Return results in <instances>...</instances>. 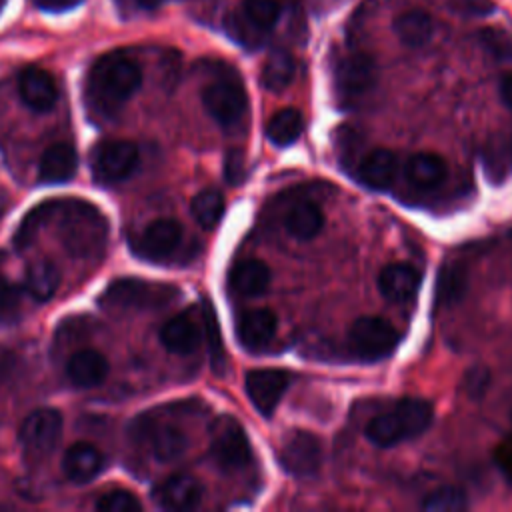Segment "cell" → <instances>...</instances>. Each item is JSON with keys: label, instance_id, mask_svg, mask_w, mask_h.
<instances>
[{"label": "cell", "instance_id": "1", "mask_svg": "<svg viewBox=\"0 0 512 512\" xmlns=\"http://www.w3.org/2000/svg\"><path fill=\"white\" fill-rule=\"evenodd\" d=\"M142 70L126 52L100 56L86 76V104L96 116H114L140 88Z\"/></svg>", "mask_w": 512, "mask_h": 512}, {"label": "cell", "instance_id": "2", "mask_svg": "<svg viewBox=\"0 0 512 512\" xmlns=\"http://www.w3.org/2000/svg\"><path fill=\"white\" fill-rule=\"evenodd\" d=\"M48 222H54L56 236L72 258L92 260L104 254L108 220L98 206L78 198L54 200Z\"/></svg>", "mask_w": 512, "mask_h": 512}, {"label": "cell", "instance_id": "3", "mask_svg": "<svg viewBox=\"0 0 512 512\" xmlns=\"http://www.w3.org/2000/svg\"><path fill=\"white\" fill-rule=\"evenodd\" d=\"M434 410L424 398H402L390 410L374 416L366 426V438L378 448H392L428 430Z\"/></svg>", "mask_w": 512, "mask_h": 512}, {"label": "cell", "instance_id": "4", "mask_svg": "<svg viewBox=\"0 0 512 512\" xmlns=\"http://www.w3.org/2000/svg\"><path fill=\"white\" fill-rule=\"evenodd\" d=\"M178 294L180 290L172 284L142 278H118L102 292L100 306L116 312H148L168 306Z\"/></svg>", "mask_w": 512, "mask_h": 512}, {"label": "cell", "instance_id": "5", "mask_svg": "<svg viewBox=\"0 0 512 512\" xmlns=\"http://www.w3.org/2000/svg\"><path fill=\"white\" fill-rule=\"evenodd\" d=\"M202 104L210 118L224 130H234L242 124L248 112V96L234 72L218 74L202 90Z\"/></svg>", "mask_w": 512, "mask_h": 512}, {"label": "cell", "instance_id": "6", "mask_svg": "<svg viewBox=\"0 0 512 512\" xmlns=\"http://www.w3.org/2000/svg\"><path fill=\"white\" fill-rule=\"evenodd\" d=\"M210 454L224 472H238L250 464L252 448L244 428L230 416H222L212 426Z\"/></svg>", "mask_w": 512, "mask_h": 512}, {"label": "cell", "instance_id": "7", "mask_svg": "<svg viewBox=\"0 0 512 512\" xmlns=\"http://www.w3.org/2000/svg\"><path fill=\"white\" fill-rule=\"evenodd\" d=\"M62 436V414L56 408L32 410L18 432V440L28 460H44L50 456Z\"/></svg>", "mask_w": 512, "mask_h": 512}, {"label": "cell", "instance_id": "8", "mask_svg": "<svg viewBox=\"0 0 512 512\" xmlns=\"http://www.w3.org/2000/svg\"><path fill=\"white\" fill-rule=\"evenodd\" d=\"M140 152L130 140H104L90 154L94 180L100 184H116L126 180L138 166Z\"/></svg>", "mask_w": 512, "mask_h": 512}, {"label": "cell", "instance_id": "9", "mask_svg": "<svg viewBox=\"0 0 512 512\" xmlns=\"http://www.w3.org/2000/svg\"><path fill=\"white\" fill-rule=\"evenodd\" d=\"M398 330L380 316H362L348 330V346L362 360H380L398 344Z\"/></svg>", "mask_w": 512, "mask_h": 512}, {"label": "cell", "instance_id": "10", "mask_svg": "<svg viewBox=\"0 0 512 512\" xmlns=\"http://www.w3.org/2000/svg\"><path fill=\"white\" fill-rule=\"evenodd\" d=\"M132 436L144 442L158 462H174L188 448V438L180 428L150 416H140L134 422Z\"/></svg>", "mask_w": 512, "mask_h": 512}, {"label": "cell", "instance_id": "11", "mask_svg": "<svg viewBox=\"0 0 512 512\" xmlns=\"http://www.w3.org/2000/svg\"><path fill=\"white\" fill-rule=\"evenodd\" d=\"M278 460L280 466L292 476H314L322 464V444L312 432L294 430L284 438Z\"/></svg>", "mask_w": 512, "mask_h": 512}, {"label": "cell", "instance_id": "12", "mask_svg": "<svg viewBox=\"0 0 512 512\" xmlns=\"http://www.w3.org/2000/svg\"><path fill=\"white\" fill-rule=\"evenodd\" d=\"M376 84V64L368 54L350 52L338 58L334 66V86L346 100L364 96Z\"/></svg>", "mask_w": 512, "mask_h": 512}, {"label": "cell", "instance_id": "13", "mask_svg": "<svg viewBox=\"0 0 512 512\" xmlns=\"http://www.w3.org/2000/svg\"><path fill=\"white\" fill-rule=\"evenodd\" d=\"M182 226L174 218H160L150 222L140 236L134 240V252L144 260H164L168 258L182 242Z\"/></svg>", "mask_w": 512, "mask_h": 512}, {"label": "cell", "instance_id": "14", "mask_svg": "<svg viewBox=\"0 0 512 512\" xmlns=\"http://www.w3.org/2000/svg\"><path fill=\"white\" fill-rule=\"evenodd\" d=\"M246 394L262 416H270L280 404L286 388L288 374L278 368H258L246 374Z\"/></svg>", "mask_w": 512, "mask_h": 512}, {"label": "cell", "instance_id": "15", "mask_svg": "<svg viewBox=\"0 0 512 512\" xmlns=\"http://www.w3.org/2000/svg\"><path fill=\"white\" fill-rule=\"evenodd\" d=\"M202 496V482L190 474H172L152 490L154 502L166 510H192L202 502Z\"/></svg>", "mask_w": 512, "mask_h": 512}, {"label": "cell", "instance_id": "16", "mask_svg": "<svg viewBox=\"0 0 512 512\" xmlns=\"http://www.w3.org/2000/svg\"><path fill=\"white\" fill-rule=\"evenodd\" d=\"M276 332V314L268 308H252L236 318V338L250 352L264 350Z\"/></svg>", "mask_w": 512, "mask_h": 512}, {"label": "cell", "instance_id": "17", "mask_svg": "<svg viewBox=\"0 0 512 512\" xmlns=\"http://www.w3.org/2000/svg\"><path fill=\"white\" fill-rule=\"evenodd\" d=\"M202 326L192 310L180 312L172 316L162 328H160V342L168 352L174 354H192L202 340Z\"/></svg>", "mask_w": 512, "mask_h": 512}, {"label": "cell", "instance_id": "18", "mask_svg": "<svg viewBox=\"0 0 512 512\" xmlns=\"http://www.w3.org/2000/svg\"><path fill=\"white\" fill-rule=\"evenodd\" d=\"M20 100L34 112H48L58 100L54 76L42 68H26L18 78Z\"/></svg>", "mask_w": 512, "mask_h": 512}, {"label": "cell", "instance_id": "19", "mask_svg": "<svg viewBox=\"0 0 512 512\" xmlns=\"http://www.w3.org/2000/svg\"><path fill=\"white\" fill-rule=\"evenodd\" d=\"M378 288L390 302H408L420 288V272L406 262H394L380 270Z\"/></svg>", "mask_w": 512, "mask_h": 512}, {"label": "cell", "instance_id": "20", "mask_svg": "<svg viewBox=\"0 0 512 512\" xmlns=\"http://www.w3.org/2000/svg\"><path fill=\"white\" fill-rule=\"evenodd\" d=\"M104 468L102 452L90 442H74L62 458V472L74 484H86Z\"/></svg>", "mask_w": 512, "mask_h": 512}, {"label": "cell", "instance_id": "21", "mask_svg": "<svg viewBox=\"0 0 512 512\" xmlns=\"http://www.w3.org/2000/svg\"><path fill=\"white\" fill-rule=\"evenodd\" d=\"M108 360L94 348H82L74 352L66 362V376L78 388H94L108 376Z\"/></svg>", "mask_w": 512, "mask_h": 512}, {"label": "cell", "instance_id": "22", "mask_svg": "<svg viewBox=\"0 0 512 512\" xmlns=\"http://www.w3.org/2000/svg\"><path fill=\"white\" fill-rule=\"evenodd\" d=\"M78 170V154L70 144L58 142L44 150L38 162V176L48 184H64L74 178Z\"/></svg>", "mask_w": 512, "mask_h": 512}, {"label": "cell", "instance_id": "23", "mask_svg": "<svg viewBox=\"0 0 512 512\" xmlns=\"http://www.w3.org/2000/svg\"><path fill=\"white\" fill-rule=\"evenodd\" d=\"M446 174H448V168L444 158L434 152H416L404 164L406 180L420 190H430L440 186Z\"/></svg>", "mask_w": 512, "mask_h": 512}, {"label": "cell", "instance_id": "24", "mask_svg": "<svg viewBox=\"0 0 512 512\" xmlns=\"http://www.w3.org/2000/svg\"><path fill=\"white\" fill-rule=\"evenodd\" d=\"M358 176L372 190H388L398 176V158L390 150H374L360 162Z\"/></svg>", "mask_w": 512, "mask_h": 512}, {"label": "cell", "instance_id": "25", "mask_svg": "<svg viewBox=\"0 0 512 512\" xmlns=\"http://www.w3.org/2000/svg\"><path fill=\"white\" fill-rule=\"evenodd\" d=\"M270 286V270L260 260H242L230 270V288L246 298L260 296Z\"/></svg>", "mask_w": 512, "mask_h": 512}, {"label": "cell", "instance_id": "26", "mask_svg": "<svg viewBox=\"0 0 512 512\" xmlns=\"http://www.w3.org/2000/svg\"><path fill=\"white\" fill-rule=\"evenodd\" d=\"M284 226L292 238L312 240L322 230L324 216H322V210L314 202L300 200L288 208V212L284 216Z\"/></svg>", "mask_w": 512, "mask_h": 512}, {"label": "cell", "instance_id": "27", "mask_svg": "<svg viewBox=\"0 0 512 512\" xmlns=\"http://www.w3.org/2000/svg\"><path fill=\"white\" fill-rule=\"evenodd\" d=\"M432 32H434V22L422 10L402 12L394 20V34L408 48L424 46L432 38Z\"/></svg>", "mask_w": 512, "mask_h": 512}, {"label": "cell", "instance_id": "28", "mask_svg": "<svg viewBox=\"0 0 512 512\" xmlns=\"http://www.w3.org/2000/svg\"><path fill=\"white\" fill-rule=\"evenodd\" d=\"M58 286H60V272L48 260H36L24 272V288L38 302L50 300L56 294Z\"/></svg>", "mask_w": 512, "mask_h": 512}, {"label": "cell", "instance_id": "29", "mask_svg": "<svg viewBox=\"0 0 512 512\" xmlns=\"http://www.w3.org/2000/svg\"><path fill=\"white\" fill-rule=\"evenodd\" d=\"M304 130V118L296 108L278 110L266 124V138L274 146H290L294 140L300 138Z\"/></svg>", "mask_w": 512, "mask_h": 512}, {"label": "cell", "instance_id": "30", "mask_svg": "<svg viewBox=\"0 0 512 512\" xmlns=\"http://www.w3.org/2000/svg\"><path fill=\"white\" fill-rule=\"evenodd\" d=\"M294 58L286 50H274L268 54L262 68V86L270 92H282L294 78Z\"/></svg>", "mask_w": 512, "mask_h": 512}, {"label": "cell", "instance_id": "31", "mask_svg": "<svg viewBox=\"0 0 512 512\" xmlns=\"http://www.w3.org/2000/svg\"><path fill=\"white\" fill-rule=\"evenodd\" d=\"M190 210L202 228L212 230L224 216V196L216 188H204L192 198Z\"/></svg>", "mask_w": 512, "mask_h": 512}, {"label": "cell", "instance_id": "32", "mask_svg": "<svg viewBox=\"0 0 512 512\" xmlns=\"http://www.w3.org/2000/svg\"><path fill=\"white\" fill-rule=\"evenodd\" d=\"M466 284H468L466 268L456 262L446 264L438 274V290H436L438 300L446 306L458 302L466 292Z\"/></svg>", "mask_w": 512, "mask_h": 512}, {"label": "cell", "instance_id": "33", "mask_svg": "<svg viewBox=\"0 0 512 512\" xmlns=\"http://www.w3.org/2000/svg\"><path fill=\"white\" fill-rule=\"evenodd\" d=\"M200 320H202V330L206 334V340H208V352H210V362H212V370L216 374H222L224 370V344H222V336H220V326H218V318H216V312L212 308V304L206 300L202 304V314H200Z\"/></svg>", "mask_w": 512, "mask_h": 512}, {"label": "cell", "instance_id": "34", "mask_svg": "<svg viewBox=\"0 0 512 512\" xmlns=\"http://www.w3.org/2000/svg\"><path fill=\"white\" fill-rule=\"evenodd\" d=\"M244 20L256 30H270L280 16L278 0H244Z\"/></svg>", "mask_w": 512, "mask_h": 512}, {"label": "cell", "instance_id": "35", "mask_svg": "<svg viewBox=\"0 0 512 512\" xmlns=\"http://www.w3.org/2000/svg\"><path fill=\"white\" fill-rule=\"evenodd\" d=\"M52 204H54V200L42 202L40 206H36L34 210H30V212L24 216L20 228H18L16 234H14V246H16V248H20V250L26 248V246L36 238V234H38V230L42 228V224H48L50 214H52Z\"/></svg>", "mask_w": 512, "mask_h": 512}, {"label": "cell", "instance_id": "36", "mask_svg": "<svg viewBox=\"0 0 512 512\" xmlns=\"http://www.w3.org/2000/svg\"><path fill=\"white\" fill-rule=\"evenodd\" d=\"M428 512H442V510H462L468 506L466 494L454 486H440L426 494L420 504Z\"/></svg>", "mask_w": 512, "mask_h": 512}, {"label": "cell", "instance_id": "37", "mask_svg": "<svg viewBox=\"0 0 512 512\" xmlns=\"http://www.w3.org/2000/svg\"><path fill=\"white\" fill-rule=\"evenodd\" d=\"M478 42L482 48L500 62H512V38L498 28H482L478 32Z\"/></svg>", "mask_w": 512, "mask_h": 512}, {"label": "cell", "instance_id": "38", "mask_svg": "<svg viewBox=\"0 0 512 512\" xmlns=\"http://www.w3.org/2000/svg\"><path fill=\"white\" fill-rule=\"evenodd\" d=\"M96 510L100 512H138L142 510V502L128 490L116 488L104 492L96 500Z\"/></svg>", "mask_w": 512, "mask_h": 512}, {"label": "cell", "instance_id": "39", "mask_svg": "<svg viewBox=\"0 0 512 512\" xmlns=\"http://www.w3.org/2000/svg\"><path fill=\"white\" fill-rule=\"evenodd\" d=\"M20 310V288L0 276V324L12 322Z\"/></svg>", "mask_w": 512, "mask_h": 512}, {"label": "cell", "instance_id": "40", "mask_svg": "<svg viewBox=\"0 0 512 512\" xmlns=\"http://www.w3.org/2000/svg\"><path fill=\"white\" fill-rule=\"evenodd\" d=\"M462 384H464V392L470 398L478 400V398H482L486 394V390L490 386V370L486 366H472L466 372Z\"/></svg>", "mask_w": 512, "mask_h": 512}, {"label": "cell", "instance_id": "41", "mask_svg": "<svg viewBox=\"0 0 512 512\" xmlns=\"http://www.w3.org/2000/svg\"><path fill=\"white\" fill-rule=\"evenodd\" d=\"M224 174L230 184H240L246 176V166H244V152L242 150H230L226 154L224 162Z\"/></svg>", "mask_w": 512, "mask_h": 512}, {"label": "cell", "instance_id": "42", "mask_svg": "<svg viewBox=\"0 0 512 512\" xmlns=\"http://www.w3.org/2000/svg\"><path fill=\"white\" fill-rule=\"evenodd\" d=\"M450 8L462 14H472V16H482L492 12V2L490 0H448Z\"/></svg>", "mask_w": 512, "mask_h": 512}, {"label": "cell", "instance_id": "43", "mask_svg": "<svg viewBox=\"0 0 512 512\" xmlns=\"http://www.w3.org/2000/svg\"><path fill=\"white\" fill-rule=\"evenodd\" d=\"M500 96L508 108H512V72L504 74L500 80Z\"/></svg>", "mask_w": 512, "mask_h": 512}, {"label": "cell", "instance_id": "44", "mask_svg": "<svg viewBox=\"0 0 512 512\" xmlns=\"http://www.w3.org/2000/svg\"><path fill=\"white\" fill-rule=\"evenodd\" d=\"M36 2L46 6V8H66V6L76 4L78 0H36Z\"/></svg>", "mask_w": 512, "mask_h": 512}, {"label": "cell", "instance_id": "45", "mask_svg": "<svg viewBox=\"0 0 512 512\" xmlns=\"http://www.w3.org/2000/svg\"><path fill=\"white\" fill-rule=\"evenodd\" d=\"M142 8H156L158 4H162V0H136Z\"/></svg>", "mask_w": 512, "mask_h": 512}, {"label": "cell", "instance_id": "46", "mask_svg": "<svg viewBox=\"0 0 512 512\" xmlns=\"http://www.w3.org/2000/svg\"><path fill=\"white\" fill-rule=\"evenodd\" d=\"M2 212H4V204H0V214H2Z\"/></svg>", "mask_w": 512, "mask_h": 512}]
</instances>
